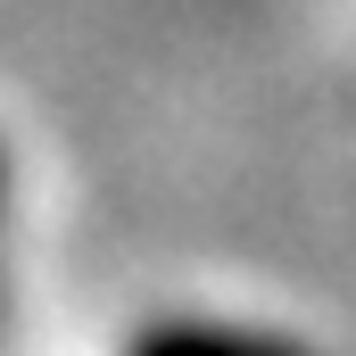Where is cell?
I'll use <instances>...</instances> for the list:
<instances>
[{"instance_id":"2","label":"cell","mask_w":356,"mask_h":356,"mask_svg":"<svg viewBox=\"0 0 356 356\" xmlns=\"http://www.w3.org/2000/svg\"><path fill=\"white\" fill-rule=\"evenodd\" d=\"M0 191H8V175H0Z\"/></svg>"},{"instance_id":"1","label":"cell","mask_w":356,"mask_h":356,"mask_svg":"<svg viewBox=\"0 0 356 356\" xmlns=\"http://www.w3.org/2000/svg\"><path fill=\"white\" fill-rule=\"evenodd\" d=\"M124 356H290L257 340V332H232V323H199V315H175V323H149Z\"/></svg>"}]
</instances>
